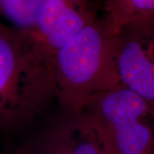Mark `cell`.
Returning a JSON list of instances; mask_svg holds the SVG:
<instances>
[{"label":"cell","mask_w":154,"mask_h":154,"mask_svg":"<svg viewBox=\"0 0 154 154\" xmlns=\"http://www.w3.org/2000/svg\"><path fill=\"white\" fill-rule=\"evenodd\" d=\"M55 99L53 56L32 32L0 22V130L26 128Z\"/></svg>","instance_id":"obj_1"},{"label":"cell","mask_w":154,"mask_h":154,"mask_svg":"<svg viewBox=\"0 0 154 154\" xmlns=\"http://www.w3.org/2000/svg\"><path fill=\"white\" fill-rule=\"evenodd\" d=\"M57 99L63 110L81 114L90 99L122 86L116 64V33L105 17L83 28L56 51Z\"/></svg>","instance_id":"obj_2"},{"label":"cell","mask_w":154,"mask_h":154,"mask_svg":"<svg viewBox=\"0 0 154 154\" xmlns=\"http://www.w3.org/2000/svg\"><path fill=\"white\" fill-rule=\"evenodd\" d=\"M108 154H154L153 109L140 96L119 86L90 99L85 110Z\"/></svg>","instance_id":"obj_3"},{"label":"cell","mask_w":154,"mask_h":154,"mask_svg":"<svg viewBox=\"0 0 154 154\" xmlns=\"http://www.w3.org/2000/svg\"><path fill=\"white\" fill-rule=\"evenodd\" d=\"M116 64L122 86L154 109V22L129 24L116 33Z\"/></svg>","instance_id":"obj_4"},{"label":"cell","mask_w":154,"mask_h":154,"mask_svg":"<svg viewBox=\"0 0 154 154\" xmlns=\"http://www.w3.org/2000/svg\"><path fill=\"white\" fill-rule=\"evenodd\" d=\"M29 145L34 154H108L97 127L84 111L63 110Z\"/></svg>","instance_id":"obj_5"},{"label":"cell","mask_w":154,"mask_h":154,"mask_svg":"<svg viewBox=\"0 0 154 154\" xmlns=\"http://www.w3.org/2000/svg\"><path fill=\"white\" fill-rule=\"evenodd\" d=\"M99 18L95 0H42L32 33L54 57L63 45Z\"/></svg>","instance_id":"obj_6"},{"label":"cell","mask_w":154,"mask_h":154,"mask_svg":"<svg viewBox=\"0 0 154 154\" xmlns=\"http://www.w3.org/2000/svg\"><path fill=\"white\" fill-rule=\"evenodd\" d=\"M105 10L115 33L129 24L154 22V0H105Z\"/></svg>","instance_id":"obj_7"},{"label":"cell","mask_w":154,"mask_h":154,"mask_svg":"<svg viewBox=\"0 0 154 154\" xmlns=\"http://www.w3.org/2000/svg\"><path fill=\"white\" fill-rule=\"evenodd\" d=\"M42 0H0V17L14 28L33 32Z\"/></svg>","instance_id":"obj_8"},{"label":"cell","mask_w":154,"mask_h":154,"mask_svg":"<svg viewBox=\"0 0 154 154\" xmlns=\"http://www.w3.org/2000/svg\"><path fill=\"white\" fill-rule=\"evenodd\" d=\"M5 154H34L29 144H24L12 149Z\"/></svg>","instance_id":"obj_9"},{"label":"cell","mask_w":154,"mask_h":154,"mask_svg":"<svg viewBox=\"0 0 154 154\" xmlns=\"http://www.w3.org/2000/svg\"><path fill=\"white\" fill-rule=\"evenodd\" d=\"M153 121H154V109H153Z\"/></svg>","instance_id":"obj_10"}]
</instances>
